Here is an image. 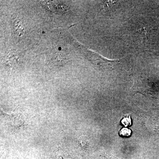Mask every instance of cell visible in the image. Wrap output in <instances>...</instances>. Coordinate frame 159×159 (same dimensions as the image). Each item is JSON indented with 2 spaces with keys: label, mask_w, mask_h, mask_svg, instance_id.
Returning a JSON list of instances; mask_svg holds the SVG:
<instances>
[{
  "label": "cell",
  "mask_w": 159,
  "mask_h": 159,
  "mask_svg": "<svg viewBox=\"0 0 159 159\" xmlns=\"http://www.w3.org/2000/svg\"><path fill=\"white\" fill-rule=\"evenodd\" d=\"M120 135L123 137H129L131 134V130L127 128H123L119 132Z\"/></svg>",
  "instance_id": "obj_3"
},
{
  "label": "cell",
  "mask_w": 159,
  "mask_h": 159,
  "mask_svg": "<svg viewBox=\"0 0 159 159\" xmlns=\"http://www.w3.org/2000/svg\"><path fill=\"white\" fill-rule=\"evenodd\" d=\"M18 57L16 55L13 54H9L6 58V63L11 66L16 64L18 62Z\"/></svg>",
  "instance_id": "obj_2"
},
{
  "label": "cell",
  "mask_w": 159,
  "mask_h": 159,
  "mask_svg": "<svg viewBox=\"0 0 159 159\" xmlns=\"http://www.w3.org/2000/svg\"><path fill=\"white\" fill-rule=\"evenodd\" d=\"M122 123L123 125H125V126H128L131 125V119L130 116L127 118H124L122 121Z\"/></svg>",
  "instance_id": "obj_4"
},
{
  "label": "cell",
  "mask_w": 159,
  "mask_h": 159,
  "mask_svg": "<svg viewBox=\"0 0 159 159\" xmlns=\"http://www.w3.org/2000/svg\"><path fill=\"white\" fill-rule=\"evenodd\" d=\"M11 22L12 28L16 34L20 37L23 36L25 33V27L22 22L17 17L12 19Z\"/></svg>",
  "instance_id": "obj_1"
}]
</instances>
